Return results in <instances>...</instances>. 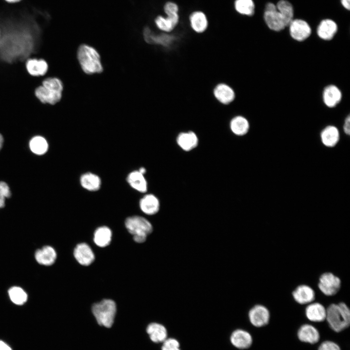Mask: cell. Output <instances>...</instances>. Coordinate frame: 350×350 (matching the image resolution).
<instances>
[{"mask_svg":"<svg viewBox=\"0 0 350 350\" xmlns=\"http://www.w3.org/2000/svg\"><path fill=\"white\" fill-rule=\"evenodd\" d=\"M63 90L62 81L57 77H50L43 79L41 84L35 88L34 94L42 104L54 105L61 100Z\"/></svg>","mask_w":350,"mask_h":350,"instance_id":"1","label":"cell"},{"mask_svg":"<svg viewBox=\"0 0 350 350\" xmlns=\"http://www.w3.org/2000/svg\"><path fill=\"white\" fill-rule=\"evenodd\" d=\"M326 320L333 331L342 332L350 326V310L344 302L332 303L326 308Z\"/></svg>","mask_w":350,"mask_h":350,"instance_id":"2","label":"cell"},{"mask_svg":"<svg viewBox=\"0 0 350 350\" xmlns=\"http://www.w3.org/2000/svg\"><path fill=\"white\" fill-rule=\"evenodd\" d=\"M77 56L79 65L85 73H100L103 71L100 55L93 47L87 44L80 45Z\"/></svg>","mask_w":350,"mask_h":350,"instance_id":"3","label":"cell"},{"mask_svg":"<svg viewBox=\"0 0 350 350\" xmlns=\"http://www.w3.org/2000/svg\"><path fill=\"white\" fill-rule=\"evenodd\" d=\"M91 311L99 325L109 328L113 325L117 315V305L113 300L104 299L94 303Z\"/></svg>","mask_w":350,"mask_h":350,"instance_id":"4","label":"cell"},{"mask_svg":"<svg viewBox=\"0 0 350 350\" xmlns=\"http://www.w3.org/2000/svg\"><path fill=\"white\" fill-rule=\"evenodd\" d=\"M124 224L128 231L133 235L134 241L139 244L144 243L153 230L151 222L141 216H129L125 219Z\"/></svg>","mask_w":350,"mask_h":350,"instance_id":"5","label":"cell"},{"mask_svg":"<svg viewBox=\"0 0 350 350\" xmlns=\"http://www.w3.org/2000/svg\"><path fill=\"white\" fill-rule=\"evenodd\" d=\"M163 8L167 17H157L155 23L159 30L169 33L175 29L179 22V8L175 3L168 1L164 4Z\"/></svg>","mask_w":350,"mask_h":350,"instance_id":"6","label":"cell"},{"mask_svg":"<svg viewBox=\"0 0 350 350\" xmlns=\"http://www.w3.org/2000/svg\"><path fill=\"white\" fill-rule=\"evenodd\" d=\"M170 33L156 34L148 26L145 27L143 30V38L147 43L164 48L173 47L181 39L178 35Z\"/></svg>","mask_w":350,"mask_h":350,"instance_id":"7","label":"cell"},{"mask_svg":"<svg viewBox=\"0 0 350 350\" xmlns=\"http://www.w3.org/2000/svg\"><path fill=\"white\" fill-rule=\"evenodd\" d=\"M264 19L268 27L274 31H280L288 26L283 16L272 2H268L265 5Z\"/></svg>","mask_w":350,"mask_h":350,"instance_id":"8","label":"cell"},{"mask_svg":"<svg viewBox=\"0 0 350 350\" xmlns=\"http://www.w3.org/2000/svg\"><path fill=\"white\" fill-rule=\"evenodd\" d=\"M341 286L340 279L331 272L324 273L319 278L318 288L325 296H332L336 295Z\"/></svg>","mask_w":350,"mask_h":350,"instance_id":"9","label":"cell"},{"mask_svg":"<svg viewBox=\"0 0 350 350\" xmlns=\"http://www.w3.org/2000/svg\"><path fill=\"white\" fill-rule=\"evenodd\" d=\"M290 36L294 40L301 42L311 35L312 30L309 24L301 19H293L288 26Z\"/></svg>","mask_w":350,"mask_h":350,"instance_id":"10","label":"cell"},{"mask_svg":"<svg viewBox=\"0 0 350 350\" xmlns=\"http://www.w3.org/2000/svg\"><path fill=\"white\" fill-rule=\"evenodd\" d=\"M212 94L215 99L224 105H230L236 97L234 89L225 83H219L215 85L213 88Z\"/></svg>","mask_w":350,"mask_h":350,"instance_id":"11","label":"cell"},{"mask_svg":"<svg viewBox=\"0 0 350 350\" xmlns=\"http://www.w3.org/2000/svg\"><path fill=\"white\" fill-rule=\"evenodd\" d=\"M249 320L254 326L262 327L266 325L270 320V312L264 306L261 304L253 306L248 312Z\"/></svg>","mask_w":350,"mask_h":350,"instance_id":"12","label":"cell"},{"mask_svg":"<svg viewBox=\"0 0 350 350\" xmlns=\"http://www.w3.org/2000/svg\"><path fill=\"white\" fill-rule=\"evenodd\" d=\"M176 142L182 150L189 152L198 146L199 138L194 131L190 130L179 133L176 138Z\"/></svg>","mask_w":350,"mask_h":350,"instance_id":"13","label":"cell"},{"mask_svg":"<svg viewBox=\"0 0 350 350\" xmlns=\"http://www.w3.org/2000/svg\"><path fill=\"white\" fill-rule=\"evenodd\" d=\"M25 68L27 73L31 76L39 77L46 74L49 65L43 58H30L25 63Z\"/></svg>","mask_w":350,"mask_h":350,"instance_id":"14","label":"cell"},{"mask_svg":"<svg viewBox=\"0 0 350 350\" xmlns=\"http://www.w3.org/2000/svg\"><path fill=\"white\" fill-rule=\"evenodd\" d=\"M73 255L78 262L84 266L89 265L95 258L91 248L85 243H80L75 246Z\"/></svg>","mask_w":350,"mask_h":350,"instance_id":"15","label":"cell"},{"mask_svg":"<svg viewBox=\"0 0 350 350\" xmlns=\"http://www.w3.org/2000/svg\"><path fill=\"white\" fill-rule=\"evenodd\" d=\"M139 207L141 211L145 214L155 215L160 210V201L155 195L146 194L140 200Z\"/></svg>","mask_w":350,"mask_h":350,"instance_id":"16","label":"cell"},{"mask_svg":"<svg viewBox=\"0 0 350 350\" xmlns=\"http://www.w3.org/2000/svg\"><path fill=\"white\" fill-rule=\"evenodd\" d=\"M292 296L298 303L304 305L308 304L315 299V294L314 289L306 284H301L297 286L292 292Z\"/></svg>","mask_w":350,"mask_h":350,"instance_id":"17","label":"cell"},{"mask_svg":"<svg viewBox=\"0 0 350 350\" xmlns=\"http://www.w3.org/2000/svg\"><path fill=\"white\" fill-rule=\"evenodd\" d=\"M228 126L230 131L237 136H245L250 129L248 119L242 115H237L232 117L229 121Z\"/></svg>","mask_w":350,"mask_h":350,"instance_id":"18","label":"cell"},{"mask_svg":"<svg viewBox=\"0 0 350 350\" xmlns=\"http://www.w3.org/2000/svg\"><path fill=\"white\" fill-rule=\"evenodd\" d=\"M342 97L341 90L334 85H328L324 88L322 93L323 101L329 108L336 106L340 102Z\"/></svg>","mask_w":350,"mask_h":350,"instance_id":"19","label":"cell"},{"mask_svg":"<svg viewBox=\"0 0 350 350\" xmlns=\"http://www.w3.org/2000/svg\"><path fill=\"white\" fill-rule=\"evenodd\" d=\"M150 341L154 343H162L167 338V331L162 324L158 322H151L145 329Z\"/></svg>","mask_w":350,"mask_h":350,"instance_id":"20","label":"cell"},{"mask_svg":"<svg viewBox=\"0 0 350 350\" xmlns=\"http://www.w3.org/2000/svg\"><path fill=\"white\" fill-rule=\"evenodd\" d=\"M305 313L307 319L312 322H320L326 320V308L319 302L308 304Z\"/></svg>","mask_w":350,"mask_h":350,"instance_id":"21","label":"cell"},{"mask_svg":"<svg viewBox=\"0 0 350 350\" xmlns=\"http://www.w3.org/2000/svg\"><path fill=\"white\" fill-rule=\"evenodd\" d=\"M230 342L236 348L239 349H246L249 348L253 340L251 334L247 331L237 329L232 332L230 336Z\"/></svg>","mask_w":350,"mask_h":350,"instance_id":"22","label":"cell"},{"mask_svg":"<svg viewBox=\"0 0 350 350\" xmlns=\"http://www.w3.org/2000/svg\"><path fill=\"white\" fill-rule=\"evenodd\" d=\"M338 30L336 23L330 19L322 20L317 28V35L318 37L324 40L332 39Z\"/></svg>","mask_w":350,"mask_h":350,"instance_id":"23","label":"cell"},{"mask_svg":"<svg viewBox=\"0 0 350 350\" xmlns=\"http://www.w3.org/2000/svg\"><path fill=\"white\" fill-rule=\"evenodd\" d=\"M297 336L303 342L314 344L318 342L320 334L318 330L310 324H304L298 331Z\"/></svg>","mask_w":350,"mask_h":350,"instance_id":"24","label":"cell"},{"mask_svg":"<svg viewBox=\"0 0 350 350\" xmlns=\"http://www.w3.org/2000/svg\"><path fill=\"white\" fill-rule=\"evenodd\" d=\"M144 175L138 170H135L128 174L126 179L133 189L141 193H145L148 189V184Z\"/></svg>","mask_w":350,"mask_h":350,"instance_id":"25","label":"cell"},{"mask_svg":"<svg viewBox=\"0 0 350 350\" xmlns=\"http://www.w3.org/2000/svg\"><path fill=\"white\" fill-rule=\"evenodd\" d=\"M57 257L54 249L51 246L46 245L37 250L35 253V259L40 264L49 266L53 264Z\"/></svg>","mask_w":350,"mask_h":350,"instance_id":"26","label":"cell"},{"mask_svg":"<svg viewBox=\"0 0 350 350\" xmlns=\"http://www.w3.org/2000/svg\"><path fill=\"white\" fill-rule=\"evenodd\" d=\"M190 22L192 30L197 34L205 33L208 27V21L206 15L201 11H195L190 16Z\"/></svg>","mask_w":350,"mask_h":350,"instance_id":"27","label":"cell"},{"mask_svg":"<svg viewBox=\"0 0 350 350\" xmlns=\"http://www.w3.org/2000/svg\"><path fill=\"white\" fill-rule=\"evenodd\" d=\"M79 180L81 186L84 189L90 192L98 191L102 185L101 178L97 175L91 172L81 175Z\"/></svg>","mask_w":350,"mask_h":350,"instance_id":"28","label":"cell"},{"mask_svg":"<svg viewBox=\"0 0 350 350\" xmlns=\"http://www.w3.org/2000/svg\"><path fill=\"white\" fill-rule=\"evenodd\" d=\"M340 134L338 129L333 125H328L321 131L320 138L322 143L328 147H334L338 142Z\"/></svg>","mask_w":350,"mask_h":350,"instance_id":"29","label":"cell"},{"mask_svg":"<svg viewBox=\"0 0 350 350\" xmlns=\"http://www.w3.org/2000/svg\"><path fill=\"white\" fill-rule=\"evenodd\" d=\"M112 238V231L106 226L98 228L94 233L93 240L98 246L104 247L109 245Z\"/></svg>","mask_w":350,"mask_h":350,"instance_id":"30","label":"cell"},{"mask_svg":"<svg viewBox=\"0 0 350 350\" xmlns=\"http://www.w3.org/2000/svg\"><path fill=\"white\" fill-rule=\"evenodd\" d=\"M8 295L10 300L18 306L23 305L27 301V294L20 287L13 286L11 287L8 290Z\"/></svg>","mask_w":350,"mask_h":350,"instance_id":"31","label":"cell"},{"mask_svg":"<svg viewBox=\"0 0 350 350\" xmlns=\"http://www.w3.org/2000/svg\"><path fill=\"white\" fill-rule=\"evenodd\" d=\"M29 146L32 152L38 155L45 154L48 149L46 140L39 136L33 137L30 141Z\"/></svg>","mask_w":350,"mask_h":350,"instance_id":"32","label":"cell"},{"mask_svg":"<svg viewBox=\"0 0 350 350\" xmlns=\"http://www.w3.org/2000/svg\"><path fill=\"white\" fill-rule=\"evenodd\" d=\"M234 8L239 14L248 16H252L255 12V4L253 0H235Z\"/></svg>","mask_w":350,"mask_h":350,"instance_id":"33","label":"cell"},{"mask_svg":"<svg viewBox=\"0 0 350 350\" xmlns=\"http://www.w3.org/2000/svg\"><path fill=\"white\" fill-rule=\"evenodd\" d=\"M276 6L283 16L289 26L294 19V9L292 4L286 0H280Z\"/></svg>","mask_w":350,"mask_h":350,"instance_id":"34","label":"cell"},{"mask_svg":"<svg viewBox=\"0 0 350 350\" xmlns=\"http://www.w3.org/2000/svg\"><path fill=\"white\" fill-rule=\"evenodd\" d=\"M11 192L8 185L4 182L0 181V209L5 205V200L11 196Z\"/></svg>","mask_w":350,"mask_h":350,"instance_id":"35","label":"cell"},{"mask_svg":"<svg viewBox=\"0 0 350 350\" xmlns=\"http://www.w3.org/2000/svg\"><path fill=\"white\" fill-rule=\"evenodd\" d=\"M161 350H181L178 341L173 338H166L163 342Z\"/></svg>","mask_w":350,"mask_h":350,"instance_id":"36","label":"cell"},{"mask_svg":"<svg viewBox=\"0 0 350 350\" xmlns=\"http://www.w3.org/2000/svg\"><path fill=\"white\" fill-rule=\"evenodd\" d=\"M318 350H341V349L335 342L325 341L319 345Z\"/></svg>","mask_w":350,"mask_h":350,"instance_id":"37","label":"cell"},{"mask_svg":"<svg viewBox=\"0 0 350 350\" xmlns=\"http://www.w3.org/2000/svg\"><path fill=\"white\" fill-rule=\"evenodd\" d=\"M343 130L345 134L349 135L350 133V117L348 115L345 120Z\"/></svg>","mask_w":350,"mask_h":350,"instance_id":"38","label":"cell"},{"mask_svg":"<svg viewBox=\"0 0 350 350\" xmlns=\"http://www.w3.org/2000/svg\"><path fill=\"white\" fill-rule=\"evenodd\" d=\"M0 350H13L12 348L7 343L0 340Z\"/></svg>","mask_w":350,"mask_h":350,"instance_id":"39","label":"cell"},{"mask_svg":"<svg viewBox=\"0 0 350 350\" xmlns=\"http://www.w3.org/2000/svg\"><path fill=\"white\" fill-rule=\"evenodd\" d=\"M343 6L346 9L349 10L350 9V0H341Z\"/></svg>","mask_w":350,"mask_h":350,"instance_id":"40","label":"cell"},{"mask_svg":"<svg viewBox=\"0 0 350 350\" xmlns=\"http://www.w3.org/2000/svg\"><path fill=\"white\" fill-rule=\"evenodd\" d=\"M6 2L9 3H15L20 1L21 0H4Z\"/></svg>","mask_w":350,"mask_h":350,"instance_id":"41","label":"cell"},{"mask_svg":"<svg viewBox=\"0 0 350 350\" xmlns=\"http://www.w3.org/2000/svg\"><path fill=\"white\" fill-rule=\"evenodd\" d=\"M138 171L143 175H144L146 172V170L144 167L140 168Z\"/></svg>","mask_w":350,"mask_h":350,"instance_id":"42","label":"cell"},{"mask_svg":"<svg viewBox=\"0 0 350 350\" xmlns=\"http://www.w3.org/2000/svg\"><path fill=\"white\" fill-rule=\"evenodd\" d=\"M3 143V138L1 134H0V150L2 146Z\"/></svg>","mask_w":350,"mask_h":350,"instance_id":"43","label":"cell"},{"mask_svg":"<svg viewBox=\"0 0 350 350\" xmlns=\"http://www.w3.org/2000/svg\"><path fill=\"white\" fill-rule=\"evenodd\" d=\"M0 36H1V32H0Z\"/></svg>","mask_w":350,"mask_h":350,"instance_id":"44","label":"cell"}]
</instances>
